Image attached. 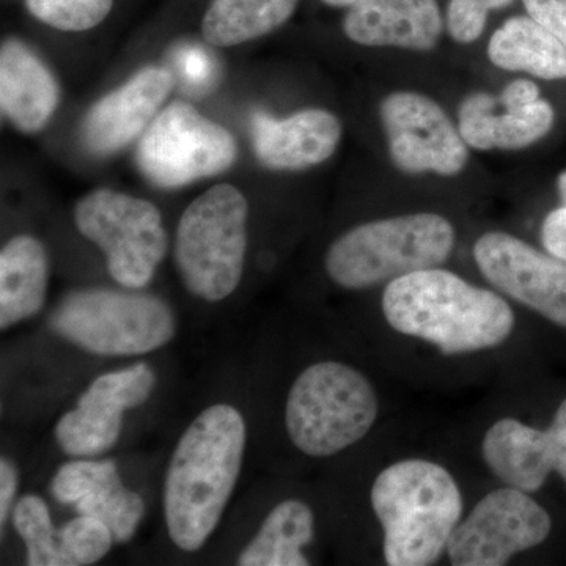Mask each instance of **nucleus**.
<instances>
[{
    "label": "nucleus",
    "mask_w": 566,
    "mask_h": 566,
    "mask_svg": "<svg viewBox=\"0 0 566 566\" xmlns=\"http://www.w3.org/2000/svg\"><path fill=\"white\" fill-rule=\"evenodd\" d=\"M381 311L395 333L434 346L444 356L499 348L516 326L515 312L501 293L441 266L387 283Z\"/></svg>",
    "instance_id": "obj_1"
},
{
    "label": "nucleus",
    "mask_w": 566,
    "mask_h": 566,
    "mask_svg": "<svg viewBox=\"0 0 566 566\" xmlns=\"http://www.w3.org/2000/svg\"><path fill=\"white\" fill-rule=\"evenodd\" d=\"M244 417L230 405L203 409L175 447L164 486L170 539L196 553L218 527L240 479L245 450Z\"/></svg>",
    "instance_id": "obj_2"
},
{
    "label": "nucleus",
    "mask_w": 566,
    "mask_h": 566,
    "mask_svg": "<svg viewBox=\"0 0 566 566\" xmlns=\"http://www.w3.org/2000/svg\"><path fill=\"white\" fill-rule=\"evenodd\" d=\"M370 504L389 566L438 564L463 520V494L455 476L424 458H405L382 469L371 485Z\"/></svg>",
    "instance_id": "obj_3"
},
{
    "label": "nucleus",
    "mask_w": 566,
    "mask_h": 566,
    "mask_svg": "<svg viewBox=\"0 0 566 566\" xmlns=\"http://www.w3.org/2000/svg\"><path fill=\"white\" fill-rule=\"evenodd\" d=\"M457 230L438 212H411L360 223L327 249L324 268L335 285L367 290L409 273L442 266Z\"/></svg>",
    "instance_id": "obj_4"
},
{
    "label": "nucleus",
    "mask_w": 566,
    "mask_h": 566,
    "mask_svg": "<svg viewBox=\"0 0 566 566\" xmlns=\"http://www.w3.org/2000/svg\"><path fill=\"white\" fill-rule=\"evenodd\" d=\"M378 416L374 382L338 360L305 368L286 397V433L300 452L312 458L334 457L363 441Z\"/></svg>",
    "instance_id": "obj_5"
},
{
    "label": "nucleus",
    "mask_w": 566,
    "mask_h": 566,
    "mask_svg": "<svg viewBox=\"0 0 566 566\" xmlns=\"http://www.w3.org/2000/svg\"><path fill=\"white\" fill-rule=\"evenodd\" d=\"M249 205L240 189L216 185L182 212L175 263L186 289L210 303L240 285L248 252Z\"/></svg>",
    "instance_id": "obj_6"
},
{
    "label": "nucleus",
    "mask_w": 566,
    "mask_h": 566,
    "mask_svg": "<svg viewBox=\"0 0 566 566\" xmlns=\"http://www.w3.org/2000/svg\"><path fill=\"white\" fill-rule=\"evenodd\" d=\"M61 337L98 356H142L169 344L177 329L172 308L147 293L81 290L51 315Z\"/></svg>",
    "instance_id": "obj_7"
},
{
    "label": "nucleus",
    "mask_w": 566,
    "mask_h": 566,
    "mask_svg": "<svg viewBox=\"0 0 566 566\" xmlns=\"http://www.w3.org/2000/svg\"><path fill=\"white\" fill-rule=\"evenodd\" d=\"M77 230L106 255L107 270L125 289L150 283L167 253L161 212L148 200L96 189L74 210Z\"/></svg>",
    "instance_id": "obj_8"
},
{
    "label": "nucleus",
    "mask_w": 566,
    "mask_h": 566,
    "mask_svg": "<svg viewBox=\"0 0 566 566\" xmlns=\"http://www.w3.org/2000/svg\"><path fill=\"white\" fill-rule=\"evenodd\" d=\"M237 156V140L229 129L203 117L191 104L177 102L148 126L136 161L148 181L170 189L223 174Z\"/></svg>",
    "instance_id": "obj_9"
},
{
    "label": "nucleus",
    "mask_w": 566,
    "mask_h": 566,
    "mask_svg": "<svg viewBox=\"0 0 566 566\" xmlns=\"http://www.w3.org/2000/svg\"><path fill=\"white\" fill-rule=\"evenodd\" d=\"M553 517L531 493L513 486L490 491L458 524L447 557L453 566H504L549 538Z\"/></svg>",
    "instance_id": "obj_10"
},
{
    "label": "nucleus",
    "mask_w": 566,
    "mask_h": 566,
    "mask_svg": "<svg viewBox=\"0 0 566 566\" xmlns=\"http://www.w3.org/2000/svg\"><path fill=\"white\" fill-rule=\"evenodd\" d=\"M390 159L400 172L457 177L469 161V145L434 99L394 92L379 106Z\"/></svg>",
    "instance_id": "obj_11"
},
{
    "label": "nucleus",
    "mask_w": 566,
    "mask_h": 566,
    "mask_svg": "<svg viewBox=\"0 0 566 566\" xmlns=\"http://www.w3.org/2000/svg\"><path fill=\"white\" fill-rule=\"evenodd\" d=\"M472 255L495 292L566 329L565 262L505 232L483 233Z\"/></svg>",
    "instance_id": "obj_12"
},
{
    "label": "nucleus",
    "mask_w": 566,
    "mask_h": 566,
    "mask_svg": "<svg viewBox=\"0 0 566 566\" xmlns=\"http://www.w3.org/2000/svg\"><path fill=\"white\" fill-rule=\"evenodd\" d=\"M156 386L150 365L139 363L98 376L81 395L76 408L55 424V439L66 455H102L117 444L123 412L144 405Z\"/></svg>",
    "instance_id": "obj_13"
},
{
    "label": "nucleus",
    "mask_w": 566,
    "mask_h": 566,
    "mask_svg": "<svg viewBox=\"0 0 566 566\" xmlns=\"http://www.w3.org/2000/svg\"><path fill=\"white\" fill-rule=\"evenodd\" d=\"M556 114L531 80L510 82L494 96L475 92L458 109V129L465 144L480 151L523 150L553 129Z\"/></svg>",
    "instance_id": "obj_14"
},
{
    "label": "nucleus",
    "mask_w": 566,
    "mask_h": 566,
    "mask_svg": "<svg viewBox=\"0 0 566 566\" xmlns=\"http://www.w3.org/2000/svg\"><path fill=\"white\" fill-rule=\"evenodd\" d=\"M174 85L169 70H140L120 88L93 104L81 123L82 145L96 156L114 155L128 147L147 132Z\"/></svg>",
    "instance_id": "obj_15"
},
{
    "label": "nucleus",
    "mask_w": 566,
    "mask_h": 566,
    "mask_svg": "<svg viewBox=\"0 0 566 566\" xmlns=\"http://www.w3.org/2000/svg\"><path fill=\"white\" fill-rule=\"evenodd\" d=\"M442 31L438 0H360L344 20L345 35L367 48L431 51Z\"/></svg>",
    "instance_id": "obj_16"
},
{
    "label": "nucleus",
    "mask_w": 566,
    "mask_h": 566,
    "mask_svg": "<svg viewBox=\"0 0 566 566\" xmlns=\"http://www.w3.org/2000/svg\"><path fill=\"white\" fill-rule=\"evenodd\" d=\"M252 137L256 158L268 169L301 170L334 155L342 125L333 112L324 109L300 111L283 120L256 114Z\"/></svg>",
    "instance_id": "obj_17"
},
{
    "label": "nucleus",
    "mask_w": 566,
    "mask_h": 566,
    "mask_svg": "<svg viewBox=\"0 0 566 566\" xmlns=\"http://www.w3.org/2000/svg\"><path fill=\"white\" fill-rule=\"evenodd\" d=\"M0 106L22 133H39L59 106V85L39 55L20 40L0 51Z\"/></svg>",
    "instance_id": "obj_18"
},
{
    "label": "nucleus",
    "mask_w": 566,
    "mask_h": 566,
    "mask_svg": "<svg viewBox=\"0 0 566 566\" xmlns=\"http://www.w3.org/2000/svg\"><path fill=\"white\" fill-rule=\"evenodd\" d=\"M480 449L495 479L526 493L542 490L553 474L546 431L515 417L495 420L483 434Z\"/></svg>",
    "instance_id": "obj_19"
},
{
    "label": "nucleus",
    "mask_w": 566,
    "mask_h": 566,
    "mask_svg": "<svg viewBox=\"0 0 566 566\" xmlns=\"http://www.w3.org/2000/svg\"><path fill=\"white\" fill-rule=\"evenodd\" d=\"M50 263L44 245L18 234L0 252V327L9 329L39 314L46 301Z\"/></svg>",
    "instance_id": "obj_20"
},
{
    "label": "nucleus",
    "mask_w": 566,
    "mask_h": 566,
    "mask_svg": "<svg viewBox=\"0 0 566 566\" xmlns=\"http://www.w3.org/2000/svg\"><path fill=\"white\" fill-rule=\"evenodd\" d=\"M488 59L497 69L545 81L566 80V46L531 17L506 20L491 35Z\"/></svg>",
    "instance_id": "obj_21"
},
{
    "label": "nucleus",
    "mask_w": 566,
    "mask_h": 566,
    "mask_svg": "<svg viewBox=\"0 0 566 566\" xmlns=\"http://www.w3.org/2000/svg\"><path fill=\"white\" fill-rule=\"evenodd\" d=\"M315 535V517L311 506L289 499L271 510L259 534L238 557L241 566H307L303 549Z\"/></svg>",
    "instance_id": "obj_22"
},
{
    "label": "nucleus",
    "mask_w": 566,
    "mask_h": 566,
    "mask_svg": "<svg viewBox=\"0 0 566 566\" xmlns=\"http://www.w3.org/2000/svg\"><path fill=\"white\" fill-rule=\"evenodd\" d=\"M297 6L300 0H211L202 35L212 46H238L277 31Z\"/></svg>",
    "instance_id": "obj_23"
},
{
    "label": "nucleus",
    "mask_w": 566,
    "mask_h": 566,
    "mask_svg": "<svg viewBox=\"0 0 566 566\" xmlns=\"http://www.w3.org/2000/svg\"><path fill=\"white\" fill-rule=\"evenodd\" d=\"M13 524L28 549V565L59 566L57 532L43 499L28 494L13 510Z\"/></svg>",
    "instance_id": "obj_24"
},
{
    "label": "nucleus",
    "mask_w": 566,
    "mask_h": 566,
    "mask_svg": "<svg viewBox=\"0 0 566 566\" xmlns=\"http://www.w3.org/2000/svg\"><path fill=\"white\" fill-rule=\"evenodd\" d=\"M76 506L80 515L98 517L111 528L115 542L126 543L136 534L145 515V504L139 494L115 483L95 497L85 499Z\"/></svg>",
    "instance_id": "obj_25"
},
{
    "label": "nucleus",
    "mask_w": 566,
    "mask_h": 566,
    "mask_svg": "<svg viewBox=\"0 0 566 566\" xmlns=\"http://www.w3.org/2000/svg\"><path fill=\"white\" fill-rule=\"evenodd\" d=\"M118 482L122 480L114 460L70 461L52 479L51 493L63 505H76Z\"/></svg>",
    "instance_id": "obj_26"
},
{
    "label": "nucleus",
    "mask_w": 566,
    "mask_h": 566,
    "mask_svg": "<svg viewBox=\"0 0 566 566\" xmlns=\"http://www.w3.org/2000/svg\"><path fill=\"white\" fill-rule=\"evenodd\" d=\"M115 542L111 528L95 516L80 515L57 532L59 566H85L102 560Z\"/></svg>",
    "instance_id": "obj_27"
},
{
    "label": "nucleus",
    "mask_w": 566,
    "mask_h": 566,
    "mask_svg": "<svg viewBox=\"0 0 566 566\" xmlns=\"http://www.w3.org/2000/svg\"><path fill=\"white\" fill-rule=\"evenodd\" d=\"M35 20L63 32H85L109 17L114 0H25Z\"/></svg>",
    "instance_id": "obj_28"
},
{
    "label": "nucleus",
    "mask_w": 566,
    "mask_h": 566,
    "mask_svg": "<svg viewBox=\"0 0 566 566\" xmlns=\"http://www.w3.org/2000/svg\"><path fill=\"white\" fill-rule=\"evenodd\" d=\"M515 0H450L446 25L450 36L460 44H471L485 32L488 14L512 6Z\"/></svg>",
    "instance_id": "obj_29"
},
{
    "label": "nucleus",
    "mask_w": 566,
    "mask_h": 566,
    "mask_svg": "<svg viewBox=\"0 0 566 566\" xmlns=\"http://www.w3.org/2000/svg\"><path fill=\"white\" fill-rule=\"evenodd\" d=\"M528 17L566 46V0H523Z\"/></svg>",
    "instance_id": "obj_30"
},
{
    "label": "nucleus",
    "mask_w": 566,
    "mask_h": 566,
    "mask_svg": "<svg viewBox=\"0 0 566 566\" xmlns=\"http://www.w3.org/2000/svg\"><path fill=\"white\" fill-rule=\"evenodd\" d=\"M545 431L551 468L566 483V398L558 405L553 422Z\"/></svg>",
    "instance_id": "obj_31"
},
{
    "label": "nucleus",
    "mask_w": 566,
    "mask_h": 566,
    "mask_svg": "<svg viewBox=\"0 0 566 566\" xmlns=\"http://www.w3.org/2000/svg\"><path fill=\"white\" fill-rule=\"evenodd\" d=\"M542 243L546 252L566 263V207L556 208L542 226Z\"/></svg>",
    "instance_id": "obj_32"
},
{
    "label": "nucleus",
    "mask_w": 566,
    "mask_h": 566,
    "mask_svg": "<svg viewBox=\"0 0 566 566\" xmlns=\"http://www.w3.org/2000/svg\"><path fill=\"white\" fill-rule=\"evenodd\" d=\"M18 490V471L7 458L0 460V526H6Z\"/></svg>",
    "instance_id": "obj_33"
},
{
    "label": "nucleus",
    "mask_w": 566,
    "mask_h": 566,
    "mask_svg": "<svg viewBox=\"0 0 566 566\" xmlns=\"http://www.w3.org/2000/svg\"><path fill=\"white\" fill-rule=\"evenodd\" d=\"M181 59H185V66H181V70L185 71L186 77H189V81L207 80L208 74H210V69H208L210 63H208L207 55L203 52H185Z\"/></svg>",
    "instance_id": "obj_34"
},
{
    "label": "nucleus",
    "mask_w": 566,
    "mask_h": 566,
    "mask_svg": "<svg viewBox=\"0 0 566 566\" xmlns=\"http://www.w3.org/2000/svg\"><path fill=\"white\" fill-rule=\"evenodd\" d=\"M326 6L334 7V9H352L360 0H322Z\"/></svg>",
    "instance_id": "obj_35"
},
{
    "label": "nucleus",
    "mask_w": 566,
    "mask_h": 566,
    "mask_svg": "<svg viewBox=\"0 0 566 566\" xmlns=\"http://www.w3.org/2000/svg\"><path fill=\"white\" fill-rule=\"evenodd\" d=\"M558 193H560L562 205L566 207V170L560 174L557 180Z\"/></svg>",
    "instance_id": "obj_36"
}]
</instances>
